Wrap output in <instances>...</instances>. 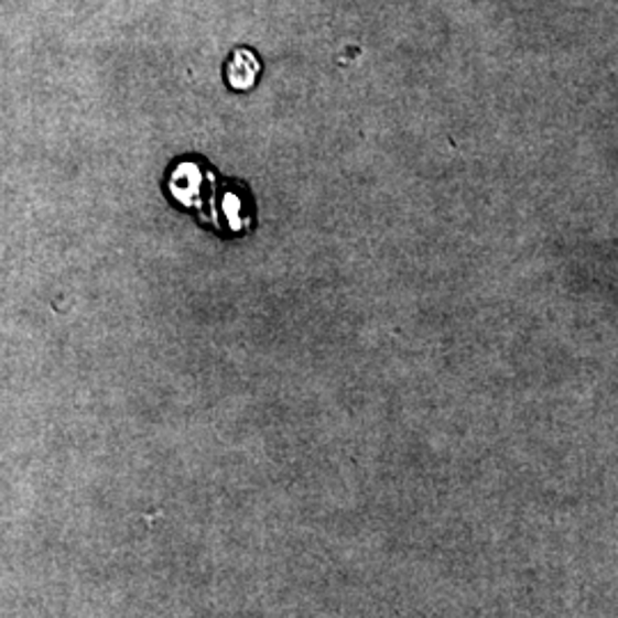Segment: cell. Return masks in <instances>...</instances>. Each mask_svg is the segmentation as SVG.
<instances>
[{
  "label": "cell",
  "mask_w": 618,
  "mask_h": 618,
  "mask_svg": "<svg viewBox=\"0 0 618 618\" xmlns=\"http://www.w3.org/2000/svg\"><path fill=\"white\" fill-rule=\"evenodd\" d=\"M259 74V61L250 48H237L227 61V80L237 90H248Z\"/></svg>",
  "instance_id": "6da1fadb"
},
{
  "label": "cell",
  "mask_w": 618,
  "mask_h": 618,
  "mask_svg": "<svg viewBox=\"0 0 618 618\" xmlns=\"http://www.w3.org/2000/svg\"><path fill=\"white\" fill-rule=\"evenodd\" d=\"M170 186H172V193L182 202L193 204V202H197V195L202 188V176L197 174V170L193 165H182L172 176Z\"/></svg>",
  "instance_id": "7a4b0ae2"
}]
</instances>
